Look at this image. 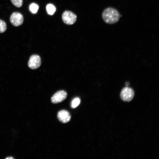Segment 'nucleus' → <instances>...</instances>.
Segmentation results:
<instances>
[{
  "instance_id": "1",
  "label": "nucleus",
  "mask_w": 159,
  "mask_h": 159,
  "mask_svg": "<svg viewBox=\"0 0 159 159\" xmlns=\"http://www.w3.org/2000/svg\"><path fill=\"white\" fill-rule=\"evenodd\" d=\"M102 17L105 23L112 24L118 21L120 19V14L116 9L109 7L106 8L103 11Z\"/></svg>"
},
{
  "instance_id": "2",
  "label": "nucleus",
  "mask_w": 159,
  "mask_h": 159,
  "mask_svg": "<svg viewBox=\"0 0 159 159\" xmlns=\"http://www.w3.org/2000/svg\"><path fill=\"white\" fill-rule=\"evenodd\" d=\"M134 95L133 90L131 88L125 87L122 90L120 94L121 99L125 102H130L133 98Z\"/></svg>"
},
{
  "instance_id": "3",
  "label": "nucleus",
  "mask_w": 159,
  "mask_h": 159,
  "mask_svg": "<svg viewBox=\"0 0 159 159\" xmlns=\"http://www.w3.org/2000/svg\"><path fill=\"white\" fill-rule=\"evenodd\" d=\"M62 19L66 24L72 25L74 24L77 19L76 15L73 12L69 11H65L63 13Z\"/></svg>"
},
{
  "instance_id": "4",
  "label": "nucleus",
  "mask_w": 159,
  "mask_h": 159,
  "mask_svg": "<svg viewBox=\"0 0 159 159\" xmlns=\"http://www.w3.org/2000/svg\"><path fill=\"white\" fill-rule=\"evenodd\" d=\"M41 63L40 57L37 54H33L31 56L28 62L29 67L32 69H36L38 68Z\"/></svg>"
},
{
  "instance_id": "5",
  "label": "nucleus",
  "mask_w": 159,
  "mask_h": 159,
  "mask_svg": "<svg viewBox=\"0 0 159 159\" xmlns=\"http://www.w3.org/2000/svg\"><path fill=\"white\" fill-rule=\"evenodd\" d=\"M10 22L13 25L18 26L21 25L24 21L22 15L18 12H14L11 14L10 19Z\"/></svg>"
},
{
  "instance_id": "6",
  "label": "nucleus",
  "mask_w": 159,
  "mask_h": 159,
  "mask_svg": "<svg viewBox=\"0 0 159 159\" xmlns=\"http://www.w3.org/2000/svg\"><path fill=\"white\" fill-rule=\"evenodd\" d=\"M67 92L63 90H59L52 96L51 101L52 103L54 104L61 102L67 97Z\"/></svg>"
},
{
  "instance_id": "7",
  "label": "nucleus",
  "mask_w": 159,
  "mask_h": 159,
  "mask_svg": "<svg viewBox=\"0 0 159 159\" xmlns=\"http://www.w3.org/2000/svg\"><path fill=\"white\" fill-rule=\"evenodd\" d=\"M57 118L59 121L64 123H66L71 119V115L67 111L62 110L58 112L57 115Z\"/></svg>"
},
{
  "instance_id": "8",
  "label": "nucleus",
  "mask_w": 159,
  "mask_h": 159,
  "mask_svg": "<svg viewBox=\"0 0 159 159\" xmlns=\"http://www.w3.org/2000/svg\"><path fill=\"white\" fill-rule=\"evenodd\" d=\"M46 9L47 14L50 15H53L56 11L55 6L52 4H48L46 7Z\"/></svg>"
},
{
  "instance_id": "9",
  "label": "nucleus",
  "mask_w": 159,
  "mask_h": 159,
  "mask_svg": "<svg viewBox=\"0 0 159 159\" xmlns=\"http://www.w3.org/2000/svg\"><path fill=\"white\" fill-rule=\"evenodd\" d=\"M39 8L37 4L34 3H32L29 5V10L31 13L35 14L37 12Z\"/></svg>"
},
{
  "instance_id": "10",
  "label": "nucleus",
  "mask_w": 159,
  "mask_h": 159,
  "mask_svg": "<svg viewBox=\"0 0 159 159\" xmlns=\"http://www.w3.org/2000/svg\"><path fill=\"white\" fill-rule=\"evenodd\" d=\"M80 102V100L78 97H76L72 101L71 106L72 108H74L78 106Z\"/></svg>"
},
{
  "instance_id": "11",
  "label": "nucleus",
  "mask_w": 159,
  "mask_h": 159,
  "mask_svg": "<svg viewBox=\"0 0 159 159\" xmlns=\"http://www.w3.org/2000/svg\"><path fill=\"white\" fill-rule=\"evenodd\" d=\"M6 25L3 20L0 19V33L4 32L6 29Z\"/></svg>"
},
{
  "instance_id": "12",
  "label": "nucleus",
  "mask_w": 159,
  "mask_h": 159,
  "mask_svg": "<svg viewBox=\"0 0 159 159\" xmlns=\"http://www.w3.org/2000/svg\"><path fill=\"white\" fill-rule=\"evenodd\" d=\"M12 4L18 8L21 7L23 4V0H11Z\"/></svg>"
},
{
  "instance_id": "13",
  "label": "nucleus",
  "mask_w": 159,
  "mask_h": 159,
  "mask_svg": "<svg viewBox=\"0 0 159 159\" xmlns=\"http://www.w3.org/2000/svg\"><path fill=\"white\" fill-rule=\"evenodd\" d=\"M6 159H14V158H13L12 157H8L6 158H5Z\"/></svg>"
},
{
  "instance_id": "14",
  "label": "nucleus",
  "mask_w": 159,
  "mask_h": 159,
  "mask_svg": "<svg viewBox=\"0 0 159 159\" xmlns=\"http://www.w3.org/2000/svg\"><path fill=\"white\" fill-rule=\"evenodd\" d=\"M130 84V83L129 82H125V85L126 86H128Z\"/></svg>"
}]
</instances>
